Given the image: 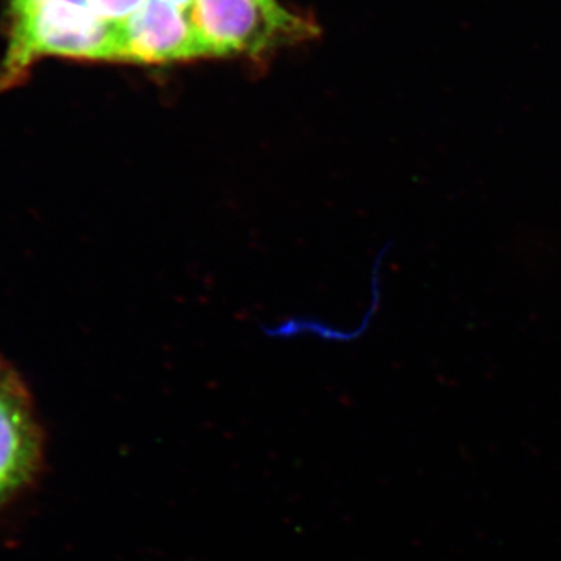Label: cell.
I'll return each instance as SVG.
<instances>
[{
    "label": "cell",
    "mask_w": 561,
    "mask_h": 561,
    "mask_svg": "<svg viewBox=\"0 0 561 561\" xmlns=\"http://www.w3.org/2000/svg\"><path fill=\"white\" fill-rule=\"evenodd\" d=\"M206 57L190 13L165 0H147L121 24V61L139 65Z\"/></svg>",
    "instance_id": "4"
},
{
    "label": "cell",
    "mask_w": 561,
    "mask_h": 561,
    "mask_svg": "<svg viewBox=\"0 0 561 561\" xmlns=\"http://www.w3.org/2000/svg\"><path fill=\"white\" fill-rule=\"evenodd\" d=\"M187 13L206 57L262 54L312 33L276 0H194Z\"/></svg>",
    "instance_id": "2"
},
{
    "label": "cell",
    "mask_w": 561,
    "mask_h": 561,
    "mask_svg": "<svg viewBox=\"0 0 561 561\" xmlns=\"http://www.w3.org/2000/svg\"><path fill=\"white\" fill-rule=\"evenodd\" d=\"M9 20L0 91L21 83L43 57L121 61V24L103 20L88 0H35L9 5Z\"/></svg>",
    "instance_id": "1"
},
{
    "label": "cell",
    "mask_w": 561,
    "mask_h": 561,
    "mask_svg": "<svg viewBox=\"0 0 561 561\" xmlns=\"http://www.w3.org/2000/svg\"><path fill=\"white\" fill-rule=\"evenodd\" d=\"M165 2L173 3V5L180 7L183 10H190L194 0H165Z\"/></svg>",
    "instance_id": "6"
},
{
    "label": "cell",
    "mask_w": 561,
    "mask_h": 561,
    "mask_svg": "<svg viewBox=\"0 0 561 561\" xmlns=\"http://www.w3.org/2000/svg\"><path fill=\"white\" fill-rule=\"evenodd\" d=\"M46 435L27 386L0 357V512L38 481Z\"/></svg>",
    "instance_id": "3"
},
{
    "label": "cell",
    "mask_w": 561,
    "mask_h": 561,
    "mask_svg": "<svg viewBox=\"0 0 561 561\" xmlns=\"http://www.w3.org/2000/svg\"><path fill=\"white\" fill-rule=\"evenodd\" d=\"M91 9L102 16L103 20L122 24L138 11L147 0H88Z\"/></svg>",
    "instance_id": "5"
}]
</instances>
